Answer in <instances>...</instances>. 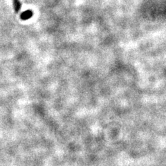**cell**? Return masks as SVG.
Returning <instances> with one entry per match:
<instances>
[{
  "label": "cell",
  "mask_w": 166,
  "mask_h": 166,
  "mask_svg": "<svg viewBox=\"0 0 166 166\" xmlns=\"http://www.w3.org/2000/svg\"><path fill=\"white\" fill-rule=\"evenodd\" d=\"M33 13L32 11L27 10V11H25L24 12H23V13L21 14L20 18L21 20H29L30 18H31V17L33 16Z\"/></svg>",
  "instance_id": "6da1fadb"
},
{
  "label": "cell",
  "mask_w": 166,
  "mask_h": 166,
  "mask_svg": "<svg viewBox=\"0 0 166 166\" xmlns=\"http://www.w3.org/2000/svg\"><path fill=\"white\" fill-rule=\"evenodd\" d=\"M13 7H14V10H15V12L16 13H18L20 10L21 9V3L19 0H13Z\"/></svg>",
  "instance_id": "7a4b0ae2"
}]
</instances>
